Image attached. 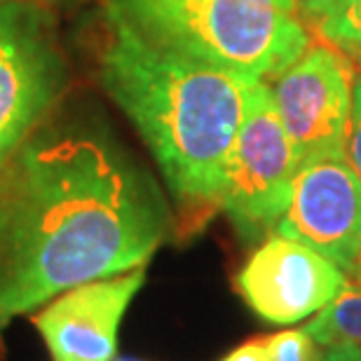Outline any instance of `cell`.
<instances>
[{
    "label": "cell",
    "instance_id": "1",
    "mask_svg": "<svg viewBox=\"0 0 361 361\" xmlns=\"http://www.w3.org/2000/svg\"><path fill=\"white\" fill-rule=\"evenodd\" d=\"M169 226L153 178L118 148L40 125L0 164V331L68 288L146 268Z\"/></svg>",
    "mask_w": 361,
    "mask_h": 361
},
{
    "label": "cell",
    "instance_id": "2",
    "mask_svg": "<svg viewBox=\"0 0 361 361\" xmlns=\"http://www.w3.org/2000/svg\"><path fill=\"white\" fill-rule=\"evenodd\" d=\"M106 17L99 82L132 120L180 207H219L223 174L256 80L185 59Z\"/></svg>",
    "mask_w": 361,
    "mask_h": 361
},
{
    "label": "cell",
    "instance_id": "3",
    "mask_svg": "<svg viewBox=\"0 0 361 361\" xmlns=\"http://www.w3.org/2000/svg\"><path fill=\"white\" fill-rule=\"evenodd\" d=\"M153 45L226 73L265 80L310 47L295 0H101Z\"/></svg>",
    "mask_w": 361,
    "mask_h": 361
},
{
    "label": "cell",
    "instance_id": "4",
    "mask_svg": "<svg viewBox=\"0 0 361 361\" xmlns=\"http://www.w3.org/2000/svg\"><path fill=\"white\" fill-rule=\"evenodd\" d=\"M66 87L54 14L35 0H0V164L45 125Z\"/></svg>",
    "mask_w": 361,
    "mask_h": 361
},
{
    "label": "cell",
    "instance_id": "5",
    "mask_svg": "<svg viewBox=\"0 0 361 361\" xmlns=\"http://www.w3.org/2000/svg\"><path fill=\"white\" fill-rule=\"evenodd\" d=\"M300 162L281 125L272 87L256 80L235 146L223 174L219 207L230 216L242 237L274 230L291 200Z\"/></svg>",
    "mask_w": 361,
    "mask_h": 361
},
{
    "label": "cell",
    "instance_id": "6",
    "mask_svg": "<svg viewBox=\"0 0 361 361\" xmlns=\"http://www.w3.org/2000/svg\"><path fill=\"white\" fill-rule=\"evenodd\" d=\"M270 87L300 167L319 157H348L355 75L336 47H307Z\"/></svg>",
    "mask_w": 361,
    "mask_h": 361
},
{
    "label": "cell",
    "instance_id": "7",
    "mask_svg": "<svg viewBox=\"0 0 361 361\" xmlns=\"http://www.w3.org/2000/svg\"><path fill=\"white\" fill-rule=\"evenodd\" d=\"M274 233L312 247L345 274L355 272L361 256V176L348 157L302 164Z\"/></svg>",
    "mask_w": 361,
    "mask_h": 361
},
{
    "label": "cell",
    "instance_id": "8",
    "mask_svg": "<svg viewBox=\"0 0 361 361\" xmlns=\"http://www.w3.org/2000/svg\"><path fill=\"white\" fill-rule=\"evenodd\" d=\"M235 286L261 319L286 326L326 307L348 274L307 244L274 233L249 256Z\"/></svg>",
    "mask_w": 361,
    "mask_h": 361
},
{
    "label": "cell",
    "instance_id": "9",
    "mask_svg": "<svg viewBox=\"0 0 361 361\" xmlns=\"http://www.w3.org/2000/svg\"><path fill=\"white\" fill-rule=\"evenodd\" d=\"M146 281V268L87 281L52 298L33 326L52 361H113L118 329L129 302Z\"/></svg>",
    "mask_w": 361,
    "mask_h": 361
},
{
    "label": "cell",
    "instance_id": "10",
    "mask_svg": "<svg viewBox=\"0 0 361 361\" xmlns=\"http://www.w3.org/2000/svg\"><path fill=\"white\" fill-rule=\"evenodd\" d=\"M305 331L322 348L334 345H361V288L345 286L319 314L307 324Z\"/></svg>",
    "mask_w": 361,
    "mask_h": 361
},
{
    "label": "cell",
    "instance_id": "11",
    "mask_svg": "<svg viewBox=\"0 0 361 361\" xmlns=\"http://www.w3.org/2000/svg\"><path fill=\"white\" fill-rule=\"evenodd\" d=\"M317 31L324 40L348 54L361 49V0H345L331 17L317 24Z\"/></svg>",
    "mask_w": 361,
    "mask_h": 361
},
{
    "label": "cell",
    "instance_id": "12",
    "mask_svg": "<svg viewBox=\"0 0 361 361\" xmlns=\"http://www.w3.org/2000/svg\"><path fill=\"white\" fill-rule=\"evenodd\" d=\"M270 361H319L322 345L307 334L305 329L281 331V334L265 338Z\"/></svg>",
    "mask_w": 361,
    "mask_h": 361
},
{
    "label": "cell",
    "instance_id": "13",
    "mask_svg": "<svg viewBox=\"0 0 361 361\" xmlns=\"http://www.w3.org/2000/svg\"><path fill=\"white\" fill-rule=\"evenodd\" d=\"M348 160L361 176V78L355 80V106H352V125L348 139Z\"/></svg>",
    "mask_w": 361,
    "mask_h": 361
},
{
    "label": "cell",
    "instance_id": "14",
    "mask_svg": "<svg viewBox=\"0 0 361 361\" xmlns=\"http://www.w3.org/2000/svg\"><path fill=\"white\" fill-rule=\"evenodd\" d=\"M295 3H298V17L312 21L317 26L319 21L331 17L345 0H295Z\"/></svg>",
    "mask_w": 361,
    "mask_h": 361
},
{
    "label": "cell",
    "instance_id": "15",
    "mask_svg": "<svg viewBox=\"0 0 361 361\" xmlns=\"http://www.w3.org/2000/svg\"><path fill=\"white\" fill-rule=\"evenodd\" d=\"M221 361H270L268 359V348H265V338L258 341H249L226 355Z\"/></svg>",
    "mask_w": 361,
    "mask_h": 361
},
{
    "label": "cell",
    "instance_id": "16",
    "mask_svg": "<svg viewBox=\"0 0 361 361\" xmlns=\"http://www.w3.org/2000/svg\"><path fill=\"white\" fill-rule=\"evenodd\" d=\"M319 361H361V345H334Z\"/></svg>",
    "mask_w": 361,
    "mask_h": 361
},
{
    "label": "cell",
    "instance_id": "17",
    "mask_svg": "<svg viewBox=\"0 0 361 361\" xmlns=\"http://www.w3.org/2000/svg\"><path fill=\"white\" fill-rule=\"evenodd\" d=\"M352 274H355V277L361 281V256H359V261H357V268H355V272H352Z\"/></svg>",
    "mask_w": 361,
    "mask_h": 361
},
{
    "label": "cell",
    "instance_id": "18",
    "mask_svg": "<svg viewBox=\"0 0 361 361\" xmlns=\"http://www.w3.org/2000/svg\"><path fill=\"white\" fill-rule=\"evenodd\" d=\"M352 56H355V61H357V66L361 68V49H357V52H352Z\"/></svg>",
    "mask_w": 361,
    "mask_h": 361
},
{
    "label": "cell",
    "instance_id": "19",
    "mask_svg": "<svg viewBox=\"0 0 361 361\" xmlns=\"http://www.w3.org/2000/svg\"><path fill=\"white\" fill-rule=\"evenodd\" d=\"M120 361H136V359H120Z\"/></svg>",
    "mask_w": 361,
    "mask_h": 361
},
{
    "label": "cell",
    "instance_id": "20",
    "mask_svg": "<svg viewBox=\"0 0 361 361\" xmlns=\"http://www.w3.org/2000/svg\"><path fill=\"white\" fill-rule=\"evenodd\" d=\"M35 3H38V0H35Z\"/></svg>",
    "mask_w": 361,
    "mask_h": 361
}]
</instances>
